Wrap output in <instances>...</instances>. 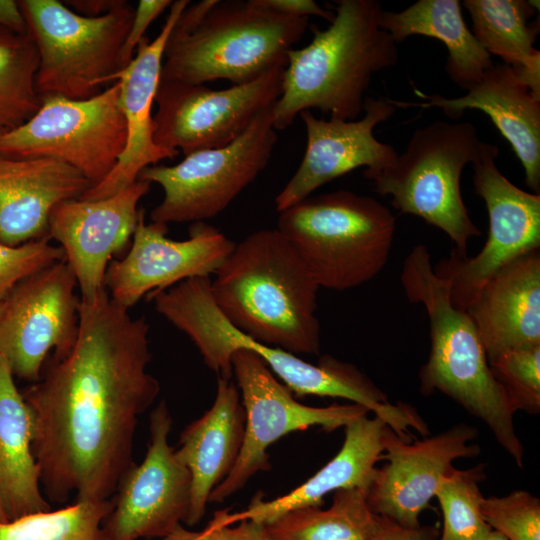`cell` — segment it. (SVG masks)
Instances as JSON below:
<instances>
[{
  "instance_id": "obj_35",
  "label": "cell",
  "mask_w": 540,
  "mask_h": 540,
  "mask_svg": "<svg viewBox=\"0 0 540 540\" xmlns=\"http://www.w3.org/2000/svg\"><path fill=\"white\" fill-rule=\"evenodd\" d=\"M481 513L490 529L508 540H540V500L528 491L484 497Z\"/></svg>"
},
{
  "instance_id": "obj_45",
  "label": "cell",
  "mask_w": 540,
  "mask_h": 540,
  "mask_svg": "<svg viewBox=\"0 0 540 540\" xmlns=\"http://www.w3.org/2000/svg\"><path fill=\"white\" fill-rule=\"evenodd\" d=\"M0 522L2 523V515H1V510H0Z\"/></svg>"
},
{
  "instance_id": "obj_29",
  "label": "cell",
  "mask_w": 540,
  "mask_h": 540,
  "mask_svg": "<svg viewBox=\"0 0 540 540\" xmlns=\"http://www.w3.org/2000/svg\"><path fill=\"white\" fill-rule=\"evenodd\" d=\"M538 1L464 0L461 3L472 20V33L490 55L499 56L511 66L540 97V51L534 47L539 21Z\"/></svg>"
},
{
  "instance_id": "obj_42",
  "label": "cell",
  "mask_w": 540,
  "mask_h": 540,
  "mask_svg": "<svg viewBox=\"0 0 540 540\" xmlns=\"http://www.w3.org/2000/svg\"><path fill=\"white\" fill-rule=\"evenodd\" d=\"M0 27L19 34L27 33V24L18 1L0 0Z\"/></svg>"
},
{
  "instance_id": "obj_25",
  "label": "cell",
  "mask_w": 540,
  "mask_h": 540,
  "mask_svg": "<svg viewBox=\"0 0 540 540\" xmlns=\"http://www.w3.org/2000/svg\"><path fill=\"white\" fill-rule=\"evenodd\" d=\"M245 425L246 414L236 383L218 378L214 403L184 428L175 450L191 475L190 505L184 521L188 526L202 520L210 494L234 468L243 446Z\"/></svg>"
},
{
  "instance_id": "obj_38",
  "label": "cell",
  "mask_w": 540,
  "mask_h": 540,
  "mask_svg": "<svg viewBox=\"0 0 540 540\" xmlns=\"http://www.w3.org/2000/svg\"><path fill=\"white\" fill-rule=\"evenodd\" d=\"M170 0H140L119 53L120 68L126 67L134 58V53L150 24L168 7Z\"/></svg>"
},
{
  "instance_id": "obj_37",
  "label": "cell",
  "mask_w": 540,
  "mask_h": 540,
  "mask_svg": "<svg viewBox=\"0 0 540 540\" xmlns=\"http://www.w3.org/2000/svg\"><path fill=\"white\" fill-rule=\"evenodd\" d=\"M159 540H269L265 524L242 519L235 523L229 520V510L214 513L206 527L192 531L178 525L170 534Z\"/></svg>"
},
{
  "instance_id": "obj_15",
  "label": "cell",
  "mask_w": 540,
  "mask_h": 540,
  "mask_svg": "<svg viewBox=\"0 0 540 540\" xmlns=\"http://www.w3.org/2000/svg\"><path fill=\"white\" fill-rule=\"evenodd\" d=\"M76 277L66 261L21 281L6 298L0 320V356L21 379L37 382L48 354L65 356L79 328Z\"/></svg>"
},
{
  "instance_id": "obj_10",
  "label": "cell",
  "mask_w": 540,
  "mask_h": 540,
  "mask_svg": "<svg viewBox=\"0 0 540 540\" xmlns=\"http://www.w3.org/2000/svg\"><path fill=\"white\" fill-rule=\"evenodd\" d=\"M119 96L118 81L84 100L40 96L41 106L33 117L0 135V154L62 162L94 186L113 170L126 146Z\"/></svg>"
},
{
  "instance_id": "obj_4",
  "label": "cell",
  "mask_w": 540,
  "mask_h": 540,
  "mask_svg": "<svg viewBox=\"0 0 540 540\" xmlns=\"http://www.w3.org/2000/svg\"><path fill=\"white\" fill-rule=\"evenodd\" d=\"M400 281L409 302L422 304L430 327V352L419 372L420 392H439L481 420L516 465L524 447L514 425L516 410L493 376L477 329L466 311L453 305L449 285L432 266L424 244L404 260Z\"/></svg>"
},
{
  "instance_id": "obj_18",
  "label": "cell",
  "mask_w": 540,
  "mask_h": 540,
  "mask_svg": "<svg viewBox=\"0 0 540 540\" xmlns=\"http://www.w3.org/2000/svg\"><path fill=\"white\" fill-rule=\"evenodd\" d=\"M477 429L465 423L422 440L406 441L387 427L381 460L367 489L370 510L407 528L420 526L419 516L429 506L439 483L461 458L476 457L472 444Z\"/></svg>"
},
{
  "instance_id": "obj_43",
  "label": "cell",
  "mask_w": 540,
  "mask_h": 540,
  "mask_svg": "<svg viewBox=\"0 0 540 540\" xmlns=\"http://www.w3.org/2000/svg\"><path fill=\"white\" fill-rule=\"evenodd\" d=\"M483 540H508L500 533L491 530Z\"/></svg>"
},
{
  "instance_id": "obj_39",
  "label": "cell",
  "mask_w": 540,
  "mask_h": 540,
  "mask_svg": "<svg viewBox=\"0 0 540 540\" xmlns=\"http://www.w3.org/2000/svg\"><path fill=\"white\" fill-rule=\"evenodd\" d=\"M439 534L436 526L407 528L388 517L378 515V526L367 540H437Z\"/></svg>"
},
{
  "instance_id": "obj_24",
  "label": "cell",
  "mask_w": 540,
  "mask_h": 540,
  "mask_svg": "<svg viewBox=\"0 0 540 540\" xmlns=\"http://www.w3.org/2000/svg\"><path fill=\"white\" fill-rule=\"evenodd\" d=\"M92 186L79 171L62 162L0 154V241L18 246L48 237L52 208L79 199Z\"/></svg>"
},
{
  "instance_id": "obj_14",
  "label": "cell",
  "mask_w": 540,
  "mask_h": 540,
  "mask_svg": "<svg viewBox=\"0 0 540 540\" xmlns=\"http://www.w3.org/2000/svg\"><path fill=\"white\" fill-rule=\"evenodd\" d=\"M283 73L284 68H276L251 82L221 90L160 80L153 116L155 144L188 155L231 143L278 100Z\"/></svg>"
},
{
  "instance_id": "obj_22",
  "label": "cell",
  "mask_w": 540,
  "mask_h": 540,
  "mask_svg": "<svg viewBox=\"0 0 540 540\" xmlns=\"http://www.w3.org/2000/svg\"><path fill=\"white\" fill-rule=\"evenodd\" d=\"M418 94L424 101L390 100L396 108H439L451 119H459L467 109L486 113L523 165L526 185L539 194L540 97L533 94L511 66L493 64L461 97Z\"/></svg>"
},
{
  "instance_id": "obj_27",
  "label": "cell",
  "mask_w": 540,
  "mask_h": 540,
  "mask_svg": "<svg viewBox=\"0 0 540 540\" xmlns=\"http://www.w3.org/2000/svg\"><path fill=\"white\" fill-rule=\"evenodd\" d=\"M33 418L0 356V510L2 523L51 510L32 451Z\"/></svg>"
},
{
  "instance_id": "obj_6",
  "label": "cell",
  "mask_w": 540,
  "mask_h": 540,
  "mask_svg": "<svg viewBox=\"0 0 540 540\" xmlns=\"http://www.w3.org/2000/svg\"><path fill=\"white\" fill-rule=\"evenodd\" d=\"M210 282V277L190 278L149 297L155 310L191 339L218 378L231 379L232 355L245 349L258 355L298 397L343 398L369 410L378 405L381 390L355 365L329 355L311 364L238 330L214 303Z\"/></svg>"
},
{
  "instance_id": "obj_31",
  "label": "cell",
  "mask_w": 540,
  "mask_h": 540,
  "mask_svg": "<svg viewBox=\"0 0 540 540\" xmlns=\"http://www.w3.org/2000/svg\"><path fill=\"white\" fill-rule=\"evenodd\" d=\"M38 67L39 55L30 34L0 27V130L23 125L39 110Z\"/></svg>"
},
{
  "instance_id": "obj_30",
  "label": "cell",
  "mask_w": 540,
  "mask_h": 540,
  "mask_svg": "<svg viewBox=\"0 0 540 540\" xmlns=\"http://www.w3.org/2000/svg\"><path fill=\"white\" fill-rule=\"evenodd\" d=\"M367 489L347 488L333 492L323 510L305 507L291 510L265 524L269 540H367L378 526V515L367 503Z\"/></svg>"
},
{
  "instance_id": "obj_3",
  "label": "cell",
  "mask_w": 540,
  "mask_h": 540,
  "mask_svg": "<svg viewBox=\"0 0 540 540\" xmlns=\"http://www.w3.org/2000/svg\"><path fill=\"white\" fill-rule=\"evenodd\" d=\"M334 18L313 39L287 55L282 92L273 106V127L284 130L304 110L355 120L374 74L394 66L398 48L381 28L377 0H337Z\"/></svg>"
},
{
  "instance_id": "obj_32",
  "label": "cell",
  "mask_w": 540,
  "mask_h": 540,
  "mask_svg": "<svg viewBox=\"0 0 540 540\" xmlns=\"http://www.w3.org/2000/svg\"><path fill=\"white\" fill-rule=\"evenodd\" d=\"M113 499L76 501L58 510L0 522V540H109L103 522Z\"/></svg>"
},
{
  "instance_id": "obj_33",
  "label": "cell",
  "mask_w": 540,
  "mask_h": 540,
  "mask_svg": "<svg viewBox=\"0 0 540 540\" xmlns=\"http://www.w3.org/2000/svg\"><path fill=\"white\" fill-rule=\"evenodd\" d=\"M485 465L469 469L455 467L443 477L434 497L443 515L437 540H483L491 531L481 513L484 498L479 484L485 479Z\"/></svg>"
},
{
  "instance_id": "obj_8",
  "label": "cell",
  "mask_w": 540,
  "mask_h": 540,
  "mask_svg": "<svg viewBox=\"0 0 540 540\" xmlns=\"http://www.w3.org/2000/svg\"><path fill=\"white\" fill-rule=\"evenodd\" d=\"M483 141L471 122L435 121L414 131L396 160L370 179L373 190L391 196L402 214L441 229L467 254L471 238L481 235L462 199L460 177L478 156Z\"/></svg>"
},
{
  "instance_id": "obj_11",
  "label": "cell",
  "mask_w": 540,
  "mask_h": 540,
  "mask_svg": "<svg viewBox=\"0 0 540 540\" xmlns=\"http://www.w3.org/2000/svg\"><path fill=\"white\" fill-rule=\"evenodd\" d=\"M273 106L223 147L195 151L173 166L143 169L138 179L158 184L164 193L151 211V222H204L223 212L271 159L278 140Z\"/></svg>"
},
{
  "instance_id": "obj_21",
  "label": "cell",
  "mask_w": 540,
  "mask_h": 540,
  "mask_svg": "<svg viewBox=\"0 0 540 540\" xmlns=\"http://www.w3.org/2000/svg\"><path fill=\"white\" fill-rule=\"evenodd\" d=\"M190 3L172 2L165 23L156 38L140 41L131 62L113 76L120 84L119 102L126 123V146L117 164L100 183L79 199L99 200L110 197L137 181L140 172L179 152L163 149L153 139L152 106L160 82L167 39L177 19Z\"/></svg>"
},
{
  "instance_id": "obj_17",
  "label": "cell",
  "mask_w": 540,
  "mask_h": 540,
  "mask_svg": "<svg viewBox=\"0 0 540 540\" xmlns=\"http://www.w3.org/2000/svg\"><path fill=\"white\" fill-rule=\"evenodd\" d=\"M167 224L145 221L140 209L138 223L128 253L112 260L105 274L110 297L129 309L150 296L195 277H210L234 249L235 243L205 222L190 228L189 238L167 237Z\"/></svg>"
},
{
  "instance_id": "obj_36",
  "label": "cell",
  "mask_w": 540,
  "mask_h": 540,
  "mask_svg": "<svg viewBox=\"0 0 540 540\" xmlns=\"http://www.w3.org/2000/svg\"><path fill=\"white\" fill-rule=\"evenodd\" d=\"M64 260L63 249L50 244L48 237L18 246H9L0 241V301L5 300L27 277Z\"/></svg>"
},
{
  "instance_id": "obj_46",
  "label": "cell",
  "mask_w": 540,
  "mask_h": 540,
  "mask_svg": "<svg viewBox=\"0 0 540 540\" xmlns=\"http://www.w3.org/2000/svg\"><path fill=\"white\" fill-rule=\"evenodd\" d=\"M3 132H5V131L0 130V135H1Z\"/></svg>"
},
{
  "instance_id": "obj_23",
  "label": "cell",
  "mask_w": 540,
  "mask_h": 540,
  "mask_svg": "<svg viewBox=\"0 0 540 540\" xmlns=\"http://www.w3.org/2000/svg\"><path fill=\"white\" fill-rule=\"evenodd\" d=\"M465 311L488 361L506 350L540 344V250L501 268Z\"/></svg>"
},
{
  "instance_id": "obj_13",
  "label": "cell",
  "mask_w": 540,
  "mask_h": 540,
  "mask_svg": "<svg viewBox=\"0 0 540 540\" xmlns=\"http://www.w3.org/2000/svg\"><path fill=\"white\" fill-rule=\"evenodd\" d=\"M497 146L483 142L474 170L475 192L486 205L488 238L473 257L452 250L439 260L435 273L447 281L453 305L467 308L474 295L501 268L518 257L540 249V195L526 192L498 169Z\"/></svg>"
},
{
  "instance_id": "obj_41",
  "label": "cell",
  "mask_w": 540,
  "mask_h": 540,
  "mask_svg": "<svg viewBox=\"0 0 540 540\" xmlns=\"http://www.w3.org/2000/svg\"><path fill=\"white\" fill-rule=\"evenodd\" d=\"M123 0H69L63 3L85 17H99L118 7Z\"/></svg>"
},
{
  "instance_id": "obj_1",
  "label": "cell",
  "mask_w": 540,
  "mask_h": 540,
  "mask_svg": "<svg viewBox=\"0 0 540 540\" xmlns=\"http://www.w3.org/2000/svg\"><path fill=\"white\" fill-rule=\"evenodd\" d=\"M104 288L79 299L72 349L52 358L22 394L33 418L32 451L51 502L111 499L134 464L139 417L160 392L148 372L149 324Z\"/></svg>"
},
{
  "instance_id": "obj_9",
  "label": "cell",
  "mask_w": 540,
  "mask_h": 540,
  "mask_svg": "<svg viewBox=\"0 0 540 540\" xmlns=\"http://www.w3.org/2000/svg\"><path fill=\"white\" fill-rule=\"evenodd\" d=\"M18 2L39 55L40 96L89 99L113 81L135 10L128 1L99 17L77 14L57 0Z\"/></svg>"
},
{
  "instance_id": "obj_34",
  "label": "cell",
  "mask_w": 540,
  "mask_h": 540,
  "mask_svg": "<svg viewBox=\"0 0 540 540\" xmlns=\"http://www.w3.org/2000/svg\"><path fill=\"white\" fill-rule=\"evenodd\" d=\"M516 412L540 411V344L506 350L488 361Z\"/></svg>"
},
{
  "instance_id": "obj_26",
  "label": "cell",
  "mask_w": 540,
  "mask_h": 540,
  "mask_svg": "<svg viewBox=\"0 0 540 540\" xmlns=\"http://www.w3.org/2000/svg\"><path fill=\"white\" fill-rule=\"evenodd\" d=\"M387 427L377 416L364 415L353 420L344 427L345 437L339 452L312 477L270 501L261 493L255 494L244 511L230 512V521L248 519L268 524L294 509L321 507L323 498L337 490L368 489L384 451L383 436Z\"/></svg>"
},
{
  "instance_id": "obj_44",
  "label": "cell",
  "mask_w": 540,
  "mask_h": 540,
  "mask_svg": "<svg viewBox=\"0 0 540 540\" xmlns=\"http://www.w3.org/2000/svg\"><path fill=\"white\" fill-rule=\"evenodd\" d=\"M5 306H6V299L0 301V320H1V317H2V315L4 313Z\"/></svg>"
},
{
  "instance_id": "obj_20",
  "label": "cell",
  "mask_w": 540,
  "mask_h": 540,
  "mask_svg": "<svg viewBox=\"0 0 540 540\" xmlns=\"http://www.w3.org/2000/svg\"><path fill=\"white\" fill-rule=\"evenodd\" d=\"M150 186L137 179L110 197L69 199L52 208L47 236L63 249L65 261L76 277L80 300L91 302L105 288L107 267L112 256L133 237L140 212L138 203Z\"/></svg>"
},
{
  "instance_id": "obj_2",
  "label": "cell",
  "mask_w": 540,
  "mask_h": 540,
  "mask_svg": "<svg viewBox=\"0 0 540 540\" xmlns=\"http://www.w3.org/2000/svg\"><path fill=\"white\" fill-rule=\"evenodd\" d=\"M214 275L211 296L234 327L295 355L319 354V286L277 228L235 244Z\"/></svg>"
},
{
  "instance_id": "obj_40",
  "label": "cell",
  "mask_w": 540,
  "mask_h": 540,
  "mask_svg": "<svg viewBox=\"0 0 540 540\" xmlns=\"http://www.w3.org/2000/svg\"><path fill=\"white\" fill-rule=\"evenodd\" d=\"M256 2L268 9L292 17L319 16L331 22L334 11L322 8L313 0H256Z\"/></svg>"
},
{
  "instance_id": "obj_19",
  "label": "cell",
  "mask_w": 540,
  "mask_h": 540,
  "mask_svg": "<svg viewBox=\"0 0 540 540\" xmlns=\"http://www.w3.org/2000/svg\"><path fill=\"white\" fill-rule=\"evenodd\" d=\"M396 107L389 98L366 97L360 119L316 118L310 110L299 115L306 128L307 143L301 163L275 198L278 212L302 201L322 185L365 167L370 180L397 158L389 144L380 142L374 128L390 118Z\"/></svg>"
},
{
  "instance_id": "obj_16",
  "label": "cell",
  "mask_w": 540,
  "mask_h": 540,
  "mask_svg": "<svg viewBox=\"0 0 540 540\" xmlns=\"http://www.w3.org/2000/svg\"><path fill=\"white\" fill-rule=\"evenodd\" d=\"M172 417L162 400L150 414V443L144 460L122 477L113 509L103 522L109 540L164 538L184 522L191 475L169 445Z\"/></svg>"
},
{
  "instance_id": "obj_7",
  "label": "cell",
  "mask_w": 540,
  "mask_h": 540,
  "mask_svg": "<svg viewBox=\"0 0 540 540\" xmlns=\"http://www.w3.org/2000/svg\"><path fill=\"white\" fill-rule=\"evenodd\" d=\"M278 213L277 229L319 288L361 286L388 261L395 217L372 197L341 189L309 196Z\"/></svg>"
},
{
  "instance_id": "obj_12",
  "label": "cell",
  "mask_w": 540,
  "mask_h": 540,
  "mask_svg": "<svg viewBox=\"0 0 540 540\" xmlns=\"http://www.w3.org/2000/svg\"><path fill=\"white\" fill-rule=\"evenodd\" d=\"M231 363L246 414L244 442L234 468L212 491L209 503L224 502L258 472L268 471L267 449L283 436L313 426L332 432L369 413L356 403L313 407L298 402L266 363L249 350L234 352Z\"/></svg>"
},
{
  "instance_id": "obj_28",
  "label": "cell",
  "mask_w": 540,
  "mask_h": 540,
  "mask_svg": "<svg viewBox=\"0 0 540 540\" xmlns=\"http://www.w3.org/2000/svg\"><path fill=\"white\" fill-rule=\"evenodd\" d=\"M380 26L396 44L413 35L440 40L448 51L446 72L464 90L493 66L491 55L467 27L458 0H418L400 12L383 10Z\"/></svg>"
},
{
  "instance_id": "obj_5",
  "label": "cell",
  "mask_w": 540,
  "mask_h": 540,
  "mask_svg": "<svg viewBox=\"0 0 540 540\" xmlns=\"http://www.w3.org/2000/svg\"><path fill=\"white\" fill-rule=\"evenodd\" d=\"M309 27L256 0H203L188 4L167 39L160 80L205 84L251 82L276 68Z\"/></svg>"
}]
</instances>
